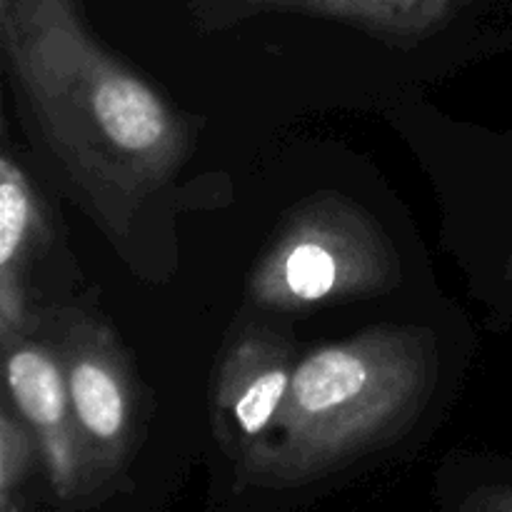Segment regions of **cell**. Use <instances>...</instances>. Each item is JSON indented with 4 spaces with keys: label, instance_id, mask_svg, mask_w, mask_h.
Here are the masks:
<instances>
[{
    "label": "cell",
    "instance_id": "obj_1",
    "mask_svg": "<svg viewBox=\"0 0 512 512\" xmlns=\"http://www.w3.org/2000/svg\"><path fill=\"white\" fill-rule=\"evenodd\" d=\"M8 78L40 145L110 233L180 173L188 120L95 38L83 0H0Z\"/></svg>",
    "mask_w": 512,
    "mask_h": 512
},
{
    "label": "cell",
    "instance_id": "obj_9",
    "mask_svg": "<svg viewBox=\"0 0 512 512\" xmlns=\"http://www.w3.org/2000/svg\"><path fill=\"white\" fill-rule=\"evenodd\" d=\"M35 458L40 460L38 438L18 410L5 398L0 410V510L23 508L20 495L33 473Z\"/></svg>",
    "mask_w": 512,
    "mask_h": 512
},
{
    "label": "cell",
    "instance_id": "obj_6",
    "mask_svg": "<svg viewBox=\"0 0 512 512\" xmlns=\"http://www.w3.org/2000/svg\"><path fill=\"white\" fill-rule=\"evenodd\" d=\"M293 370V348L278 330L250 325L225 345L210 395L215 435L225 453L240 458L273 430Z\"/></svg>",
    "mask_w": 512,
    "mask_h": 512
},
{
    "label": "cell",
    "instance_id": "obj_7",
    "mask_svg": "<svg viewBox=\"0 0 512 512\" xmlns=\"http://www.w3.org/2000/svg\"><path fill=\"white\" fill-rule=\"evenodd\" d=\"M475 0H188L195 18L208 28H228L255 15L298 13L353 25L385 43H425L443 33Z\"/></svg>",
    "mask_w": 512,
    "mask_h": 512
},
{
    "label": "cell",
    "instance_id": "obj_3",
    "mask_svg": "<svg viewBox=\"0 0 512 512\" xmlns=\"http://www.w3.org/2000/svg\"><path fill=\"white\" fill-rule=\"evenodd\" d=\"M400 265L378 220L340 195H318L285 218L248 278V295L270 313H308L373 298L398 285Z\"/></svg>",
    "mask_w": 512,
    "mask_h": 512
},
{
    "label": "cell",
    "instance_id": "obj_5",
    "mask_svg": "<svg viewBox=\"0 0 512 512\" xmlns=\"http://www.w3.org/2000/svg\"><path fill=\"white\" fill-rule=\"evenodd\" d=\"M8 400L38 438L50 495L60 508H78L100 488L80 433L63 360L50 338L35 333L3 345Z\"/></svg>",
    "mask_w": 512,
    "mask_h": 512
},
{
    "label": "cell",
    "instance_id": "obj_2",
    "mask_svg": "<svg viewBox=\"0 0 512 512\" xmlns=\"http://www.w3.org/2000/svg\"><path fill=\"white\" fill-rule=\"evenodd\" d=\"M438 375V340L420 325L318 345L295 363L273 430L238 458L240 488L310 490L393 448L428 410Z\"/></svg>",
    "mask_w": 512,
    "mask_h": 512
},
{
    "label": "cell",
    "instance_id": "obj_4",
    "mask_svg": "<svg viewBox=\"0 0 512 512\" xmlns=\"http://www.w3.org/2000/svg\"><path fill=\"white\" fill-rule=\"evenodd\" d=\"M50 340L63 360L70 403L88 445L95 478L115 480L133 458L143 433L138 375L118 335L88 310H58L48 318Z\"/></svg>",
    "mask_w": 512,
    "mask_h": 512
},
{
    "label": "cell",
    "instance_id": "obj_8",
    "mask_svg": "<svg viewBox=\"0 0 512 512\" xmlns=\"http://www.w3.org/2000/svg\"><path fill=\"white\" fill-rule=\"evenodd\" d=\"M53 230L50 215L23 165L5 150L0 158V275L28 280V268Z\"/></svg>",
    "mask_w": 512,
    "mask_h": 512
},
{
    "label": "cell",
    "instance_id": "obj_10",
    "mask_svg": "<svg viewBox=\"0 0 512 512\" xmlns=\"http://www.w3.org/2000/svg\"><path fill=\"white\" fill-rule=\"evenodd\" d=\"M503 280L508 285L510 295H512V218H510V240H508V250H505L503 258Z\"/></svg>",
    "mask_w": 512,
    "mask_h": 512
}]
</instances>
